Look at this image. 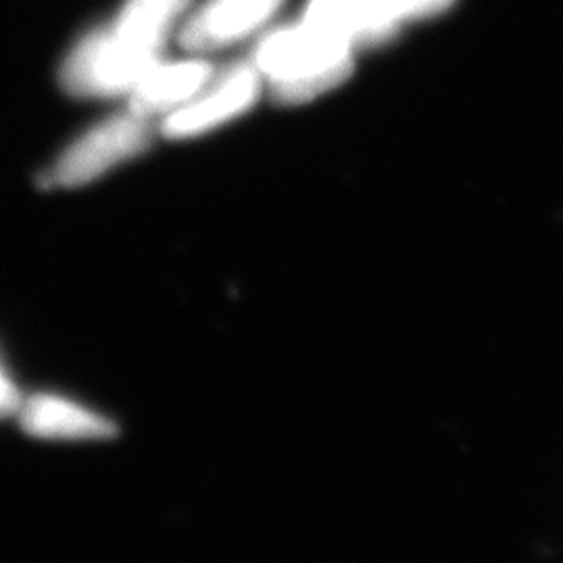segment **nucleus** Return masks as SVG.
Instances as JSON below:
<instances>
[{
	"label": "nucleus",
	"instance_id": "nucleus-3",
	"mask_svg": "<svg viewBox=\"0 0 563 563\" xmlns=\"http://www.w3.org/2000/svg\"><path fill=\"white\" fill-rule=\"evenodd\" d=\"M157 65V55L121 41L113 30L81 41L63 65L60 81L76 97L107 99L130 95Z\"/></svg>",
	"mask_w": 563,
	"mask_h": 563
},
{
	"label": "nucleus",
	"instance_id": "nucleus-4",
	"mask_svg": "<svg viewBox=\"0 0 563 563\" xmlns=\"http://www.w3.org/2000/svg\"><path fill=\"white\" fill-rule=\"evenodd\" d=\"M260 97V71L251 65H239L228 71L213 88H202L201 92L169 113L163 121V134L174 141H186L207 134L223 123L234 120L249 111Z\"/></svg>",
	"mask_w": 563,
	"mask_h": 563
},
{
	"label": "nucleus",
	"instance_id": "nucleus-6",
	"mask_svg": "<svg viewBox=\"0 0 563 563\" xmlns=\"http://www.w3.org/2000/svg\"><path fill=\"white\" fill-rule=\"evenodd\" d=\"M282 0H209L184 25L181 42L186 48L205 51L241 41L260 27Z\"/></svg>",
	"mask_w": 563,
	"mask_h": 563
},
{
	"label": "nucleus",
	"instance_id": "nucleus-11",
	"mask_svg": "<svg viewBox=\"0 0 563 563\" xmlns=\"http://www.w3.org/2000/svg\"><path fill=\"white\" fill-rule=\"evenodd\" d=\"M23 399H21L20 390L15 383L11 380L9 372L4 369V365L0 363V420L15 416Z\"/></svg>",
	"mask_w": 563,
	"mask_h": 563
},
{
	"label": "nucleus",
	"instance_id": "nucleus-2",
	"mask_svg": "<svg viewBox=\"0 0 563 563\" xmlns=\"http://www.w3.org/2000/svg\"><path fill=\"white\" fill-rule=\"evenodd\" d=\"M151 144L148 120L134 111L101 121L60 153L46 174L48 186L81 188L101 180L121 163L142 155Z\"/></svg>",
	"mask_w": 563,
	"mask_h": 563
},
{
	"label": "nucleus",
	"instance_id": "nucleus-8",
	"mask_svg": "<svg viewBox=\"0 0 563 563\" xmlns=\"http://www.w3.org/2000/svg\"><path fill=\"white\" fill-rule=\"evenodd\" d=\"M186 4L188 0H128L111 30L123 41L159 55L165 34Z\"/></svg>",
	"mask_w": 563,
	"mask_h": 563
},
{
	"label": "nucleus",
	"instance_id": "nucleus-5",
	"mask_svg": "<svg viewBox=\"0 0 563 563\" xmlns=\"http://www.w3.org/2000/svg\"><path fill=\"white\" fill-rule=\"evenodd\" d=\"M21 430L41 441H111L118 426L80 402L57 395H32L18 409Z\"/></svg>",
	"mask_w": 563,
	"mask_h": 563
},
{
	"label": "nucleus",
	"instance_id": "nucleus-1",
	"mask_svg": "<svg viewBox=\"0 0 563 563\" xmlns=\"http://www.w3.org/2000/svg\"><path fill=\"white\" fill-rule=\"evenodd\" d=\"M257 71L269 80L282 104H302L322 97L351 76L353 44L305 21L299 27L267 36L255 55Z\"/></svg>",
	"mask_w": 563,
	"mask_h": 563
},
{
	"label": "nucleus",
	"instance_id": "nucleus-9",
	"mask_svg": "<svg viewBox=\"0 0 563 563\" xmlns=\"http://www.w3.org/2000/svg\"><path fill=\"white\" fill-rule=\"evenodd\" d=\"M307 21L341 36L349 44H378L395 32L376 20L363 0H311Z\"/></svg>",
	"mask_w": 563,
	"mask_h": 563
},
{
	"label": "nucleus",
	"instance_id": "nucleus-10",
	"mask_svg": "<svg viewBox=\"0 0 563 563\" xmlns=\"http://www.w3.org/2000/svg\"><path fill=\"white\" fill-rule=\"evenodd\" d=\"M376 20L393 32L401 21L428 18L444 11L453 0H363Z\"/></svg>",
	"mask_w": 563,
	"mask_h": 563
},
{
	"label": "nucleus",
	"instance_id": "nucleus-7",
	"mask_svg": "<svg viewBox=\"0 0 563 563\" xmlns=\"http://www.w3.org/2000/svg\"><path fill=\"white\" fill-rule=\"evenodd\" d=\"M211 81V67L201 60L155 65L130 92V111L151 120L169 115L192 101Z\"/></svg>",
	"mask_w": 563,
	"mask_h": 563
}]
</instances>
